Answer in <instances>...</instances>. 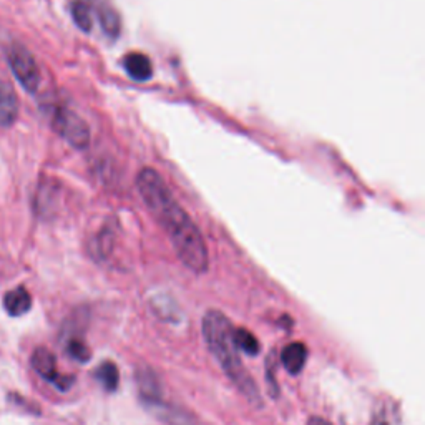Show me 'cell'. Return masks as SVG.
<instances>
[{"label": "cell", "instance_id": "8fae6325", "mask_svg": "<svg viewBox=\"0 0 425 425\" xmlns=\"http://www.w3.org/2000/svg\"><path fill=\"white\" fill-rule=\"evenodd\" d=\"M92 4H93V0H73V4H72L73 22L80 30H83L85 34H88L93 27Z\"/></svg>", "mask_w": 425, "mask_h": 425}, {"label": "cell", "instance_id": "52a82bcc", "mask_svg": "<svg viewBox=\"0 0 425 425\" xmlns=\"http://www.w3.org/2000/svg\"><path fill=\"white\" fill-rule=\"evenodd\" d=\"M123 67L126 73L136 82H146L153 77V65L151 60L141 52H131L123 58Z\"/></svg>", "mask_w": 425, "mask_h": 425}, {"label": "cell", "instance_id": "277c9868", "mask_svg": "<svg viewBox=\"0 0 425 425\" xmlns=\"http://www.w3.org/2000/svg\"><path fill=\"white\" fill-rule=\"evenodd\" d=\"M7 60L10 70H12L20 85L30 93L37 92L42 77H40L37 60L34 55L24 45L12 43L7 50Z\"/></svg>", "mask_w": 425, "mask_h": 425}, {"label": "cell", "instance_id": "6da1fadb", "mask_svg": "<svg viewBox=\"0 0 425 425\" xmlns=\"http://www.w3.org/2000/svg\"><path fill=\"white\" fill-rule=\"evenodd\" d=\"M136 188L146 208L170 237L181 262L195 272L208 270V247L200 227L175 200L160 173L151 168H143L136 176Z\"/></svg>", "mask_w": 425, "mask_h": 425}, {"label": "cell", "instance_id": "9a60e30c", "mask_svg": "<svg viewBox=\"0 0 425 425\" xmlns=\"http://www.w3.org/2000/svg\"><path fill=\"white\" fill-rule=\"evenodd\" d=\"M307 425H331V424H329L327 421H324V419H321V417H312V419H309Z\"/></svg>", "mask_w": 425, "mask_h": 425}, {"label": "cell", "instance_id": "5bb4252c", "mask_svg": "<svg viewBox=\"0 0 425 425\" xmlns=\"http://www.w3.org/2000/svg\"><path fill=\"white\" fill-rule=\"evenodd\" d=\"M67 351H68L70 356H72L75 359V361H78V362H88V359H90L88 347L85 346V344L82 341H78V339H72V341L68 342Z\"/></svg>", "mask_w": 425, "mask_h": 425}, {"label": "cell", "instance_id": "3957f363", "mask_svg": "<svg viewBox=\"0 0 425 425\" xmlns=\"http://www.w3.org/2000/svg\"><path fill=\"white\" fill-rule=\"evenodd\" d=\"M50 121L52 128L73 148H87L90 143V128L82 116L65 106H53L50 111Z\"/></svg>", "mask_w": 425, "mask_h": 425}, {"label": "cell", "instance_id": "5b68a950", "mask_svg": "<svg viewBox=\"0 0 425 425\" xmlns=\"http://www.w3.org/2000/svg\"><path fill=\"white\" fill-rule=\"evenodd\" d=\"M32 366L35 371H37L39 376H42L45 381L55 384V386L62 389V391H67V389L72 386L73 379L60 376L57 371V361H55V356L48 349L39 347L37 351L34 352Z\"/></svg>", "mask_w": 425, "mask_h": 425}, {"label": "cell", "instance_id": "8992f818", "mask_svg": "<svg viewBox=\"0 0 425 425\" xmlns=\"http://www.w3.org/2000/svg\"><path fill=\"white\" fill-rule=\"evenodd\" d=\"M19 116V102L12 85L0 77V126L9 128Z\"/></svg>", "mask_w": 425, "mask_h": 425}, {"label": "cell", "instance_id": "ba28073f", "mask_svg": "<svg viewBox=\"0 0 425 425\" xmlns=\"http://www.w3.org/2000/svg\"><path fill=\"white\" fill-rule=\"evenodd\" d=\"M93 7L100 20V27H102L106 37L110 39L118 37L121 22H120V15L115 10V7H111V5L108 2H105V0H100V2L93 4Z\"/></svg>", "mask_w": 425, "mask_h": 425}, {"label": "cell", "instance_id": "30bf717a", "mask_svg": "<svg viewBox=\"0 0 425 425\" xmlns=\"http://www.w3.org/2000/svg\"><path fill=\"white\" fill-rule=\"evenodd\" d=\"M4 306L5 311H7L10 316H24L25 312H29L30 307H32V297H30L29 291L25 290V287H15V290L9 291L7 295H5Z\"/></svg>", "mask_w": 425, "mask_h": 425}, {"label": "cell", "instance_id": "7a4b0ae2", "mask_svg": "<svg viewBox=\"0 0 425 425\" xmlns=\"http://www.w3.org/2000/svg\"><path fill=\"white\" fill-rule=\"evenodd\" d=\"M235 331L236 329L230 319L220 311H208L203 317V336L211 354L237 389H241V392L251 402H260V391L237 356L240 349L235 341Z\"/></svg>", "mask_w": 425, "mask_h": 425}, {"label": "cell", "instance_id": "7c38bea8", "mask_svg": "<svg viewBox=\"0 0 425 425\" xmlns=\"http://www.w3.org/2000/svg\"><path fill=\"white\" fill-rule=\"evenodd\" d=\"M235 341H236L237 349H241V351L246 352L247 356H257L261 351V344H260V341H257V337L245 327L236 329Z\"/></svg>", "mask_w": 425, "mask_h": 425}, {"label": "cell", "instance_id": "9c48e42d", "mask_svg": "<svg viewBox=\"0 0 425 425\" xmlns=\"http://www.w3.org/2000/svg\"><path fill=\"white\" fill-rule=\"evenodd\" d=\"M307 357V349L302 342H292L290 346H286L281 352V362L282 366L286 367V371L292 374V376H297L302 371L306 364Z\"/></svg>", "mask_w": 425, "mask_h": 425}, {"label": "cell", "instance_id": "4fadbf2b", "mask_svg": "<svg viewBox=\"0 0 425 425\" xmlns=\"http://www.w3.org/2000/svg\"><path fill=\"white\" fill-rule=\"evenodd\" d=\"M95 376H97L105 391L113 392L116 391V387H118V381H120L118 369H116L113 362H103L102 366L97 369Z\"/></svg>", "mask_w": 425, "mask_h": 425}]
</instances>
